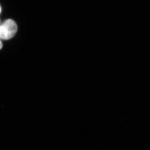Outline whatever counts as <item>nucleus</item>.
Segmentation results:
<instances>
[{
    "label": "nucleus",
    "instance_id": "1",
    "mask_svg": "<svg viewBox=\"0 0 150 150\" xmlns=\"http://www.w3.org/2000/svg\"><path fill=\"white\" fill-rule=\"evenodd\" d=\"M18 27L15 22L12 19L5 21L0 24V39L8 40L16 34Z\"/></svg>",
    "mask_w": 150,
    "mask_h": 150
},
{
    "label": "nucleus",
    "instance_id": "2",
    "mask_svg": "<svg viewBox=\"0 0 150 150\" xmlns=\"http://www.w3.org/2000/svg\"><path fill=\"white\" fill-rule=\"evenodd\" d=\"M3 44L2 43L1 41L0 40V50L2 48Z\"/></svg>",
    "mask_w": 150,
    "mask_h": 150
},
{
    "label": "nucleus",
    "instance_id": "3",
    "mask_svg": "<svg viewBox=\"0 0 150 150\" xmlns=\"http://www.w3.org/2000/svg\"><path fill=\"white\" fill-rule=\"evenodd\" d=\"M1 6H0V13H1Z\"/></svg>",
    "mask_w": 150,
    "mask_h": 150
}]
</instances>
